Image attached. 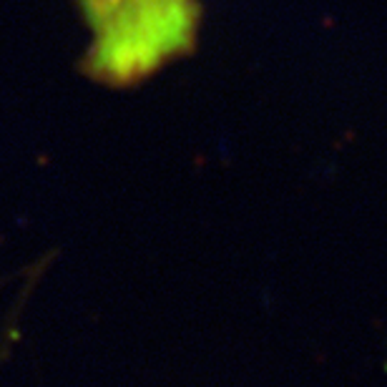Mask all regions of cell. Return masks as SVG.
Instances as JSON below:
<instances>
[{"instance_id": "1", "label": "cell", "mask_w": 387, "mask_h": 387, "mask_svg": "<svg viewBox=\"0 0 387 387\" xmlns=\"http://www.w3.org/2000/svg\"><path fill=\"white\" fill-rule=\"evenodd\" d=\"M78 8L91 33L81 73L101 86H139L197 48V0H78Z\"/></svg>"}]
</instances>
